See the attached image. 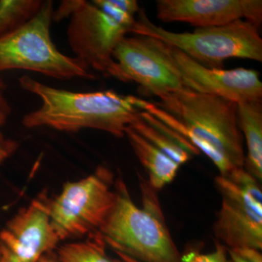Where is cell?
Segmentation results:
<instances>
[{
	"mask_svg": "<svg viewBox=\"0 0 262 262\" xmlns=\"http://www.w3.org/2000/svg\"><path fill=\"white\" fill-rule=\"evenodd\" d=\"M78 3L79 0L78 1L62 2L61 6L58 8L56 13H54L53 12V19L55 18V20H58L72 15L78 5Z\"/></svg>",
	"mask_w": 262,
	"mask_h": 262,
	"instance_id": "obj_20",
	"label": "cell"
},
{
	"mask_svg": "<svg viewBox=\"0 0 262 262\" xmlns=\"http://www.w3.org/2000/svg\"><path fill=\"white\" fill-rule=\"evenodd\" d=\"M125 136L147 172V182L152 189L157 192L173 182L181 167L178 163L150 144L130 126L125 129Z\"/></svg>",
	"mask_w": 262,
	"mask_h": 262,
	"instance_id": "obj_13",
	"label": "cell"
},
{
	"mask_svg": "<svg viewBox=\"0 0 262 262\" xmlns=\"http://www.w3.org/2000/svg\"><path fill=\"white\" fill-rule=\"evenodd\" d=\"M42 5L40 0H0V38L28 23Z\"/></svg>",
	"mask_w": 262,
	"mask_h": 262,
	"instance_id": "obj_16",
	"label": "cell"
},
{
	"mask_svg": "<svg viewBox=\"0 0 262 262\" xmlns=\"http://www.w3.org/2000/svg\"><path fill=\"white\" fill-rule=\"evenodd\" d=\"M71 16L67 37L75 58L89 70L94 69L122 81L113 51L130 33L136 20L112 14L93 1H79Z\"/></svg>",
	"mask_w": 262,
	"mask_h": 262,
	"instance_id": "obj_8",
	"label": "cell"
},
{
	"mask_svg": "<svg viewBox=\"0 0 262 262\" xmlns=\"http://www.w3.org/2000/svg\"><path fill=\"white\" fill-rule=\"evenodd\" d=\"M47 191L20 208L0 232V262H39L54 251L60 241L49 217Z\"/></svg>",
	"mask_w": 262,
	"mask_h": 262,
	"instance_id": "obj_10",
	"label": "cell"
},
{
	"mask_svg": "<svg viewBox=\"0 0 262 262\" xmlns=\"http://www.w3.org/2000/svg\"><path fill=\"white\" fill-rule=\"evenodd\" d=\"M39 262H60L57 256L56 252L51 251L45 254L42 258H40Z\"/></svg>",
	"mask_w": 262,
	"mask_h": 262,
	"instance_id": "obj_21",
	"label": "cell"
},
{
	"mask_svg": "<svg viewBox=\"0 0 262 262\" xmlns=\"http://www.w3.org/2000/svg\"><path fill=\"white\" fill-rule=\"evenodd\" d=\"M169 48L186 89L236 103L261 99L262 82L256 71L205 67L177 48Z\"/></svg>",
	"mask_w": 262,
	"mask_h": 262,
	"instance_id": "obj_11",
	"label": "cell"
},
{
	"mask_svg": "<svg viewBox=\"0 0 262 262\" xmlns=\"http://www.w3.org/2000/svg\"><path fill=\"white\" fill-rule=\"evenodd\" d=\"M222 205L213 226L218 242L228 249L262 248V191L244 168L215 178Z\"/></svg>",
	"mask_w": 262,
	"mask_h": 262,
	"instance_id": "obj_7",
	"label": "cell"
},
{
	"mask_svg": "<svg viewBox=\"0 0 262 262\" xmlns=\"http://www.w3.org/2000/svg\"><path fill=\"white\" fill-rule=\"evenodd\" d=\"M160 99L157 106L175 117L169 124L170 128L206 155L220 175L244 168L237 103L186 88Z\"/></svg>",
	"mask_w": 262,
	"mask_h": 262,
	"instance_id": "obj_1",
	"label": "cell"
},
{
	"mask_svg": "<svg viewBox=\"0 0 262 262\" xmlns=\"http://www.w3.org/2000/svg\"><path fill=\"white\" fill-rule=\"evenodd\" d=\"M239 129L247 145L244 168L261 182L262 179L261 99L237 103Z\"/></svg>",
	"mask_w": 262,
	"mask_h": 262,
	"instance_id": "obj_14",
	"label": "cell"
},
{
	"mask_svg": "<svg viewBox=\"0 0 262 262\" xmlns=\"http://www.w3.org/2000/svg\"><path fill=\"white\" fill-rule=\"evenodd\" d=\"M123 82H135L158 98L184 89L166 43L148 36H126L113 51Z\"/></svg>",
	"mask_w": 262,
	"mask_h": 262,
	"instance_id": "obj_9",
	"label": "cell"
},
{
	"mask_svg": "<svg viewBox=\"0 0 262 262\" xmlns=\"http://www.w3.org/2000/svg\"><path fill=\"white\" fill-rule=\"evenodd\" d=\"M182 262H232L227 248L218 241L212 252L203 253L200 250L191 248L182 254Z\"/></svg>",
	"mask_w": 262,
	"mask_h": 262,
	"instance_id": "obj_17",
	"label": "cell"
},
{
	"mask_svg": "<svg viewBox=\"0 0 262 262\" xmlns=\"http://www.w3.org/2000/svg\"><path fill=\"white\" fill-rule=\"evenodd\" d=\"M138 15L130 33L159 39L205 67L222 68L225 60L232 58L262 61L258 27L247 20L179 33L155 25L141 9Z\"/></svg>",
	"mask_w": 262,
	"mask_h": 262,
	"instance_id": "obj_4",
	"label": "cell"
},
{
	"mask_svg": "<svg viewBox=\"0 0 262 262\" xmlns=\"http://www.w3.org/2000/svg\"><path fill=\"white\" fill-rule=\"evenodd\" d=\"M142 206H136L122 178L115 180L113 211L99 229L106 246L138 262H182L156 191L140 178Z\"/></svg>",
	"mask_w": 262,
	"mask_h": 262,
	"instance_id": "obj_3",
	"label": "cell"
},
{
	"mask_svg": "<svg viewBox=\"0 0 262 262\" xmlns=\"http://www.w3.org/2000/svg\"><path fill=\"white\" fill-rule=\"evenodd\" d=\"M106 247L98 231L85 241L62 245L56 253L60 262H120L108 256Z\"/></svg>",
	"mask_w": 262,
	"mask_h": 262,
	"instance_id": "obj_15",
	"label": "cell"
},
{
	"mask_svg": "<svg viewBox=\"0 0 262 262\" xmlns=\"http://www.w3.org/2000/svg\"><path fill=\"white\" fill-rule=\"evenodd\" d=\"M19 82L24 91L42 100L40 107L24 117V125L28 128L48 127L65 132L96 129L122 138L145 106V100L114 91L70 92L27 75L20 77Z\"/></svg>",
	"mask_w": 262,
	"mask_h": 262,
	"instance_id": "obj_2",
	"label": "cell"
},
{
	"mask_svg": "<svg viewBox=\"0 0 262 262\" xmlns=\"http://www.w3.org/2000/svg\"><path fill=\"white\" fill-rule=\"evenodd\" d=\"M10 111L8 103L0 92V166L13 155L18 146L16 141L7 138L1 130L9 115Z\"/></svg>",
	"mask_w": 262,
	"mask_h": 262,
	"instance_id": "obj_18",
	"label": "cell"
},
{
	"mask_svg": "<svg viewBox=\"0 0 262 262\" xmlns=\"http://www.w3.org/2000/svg\"><path fill=\"white\" fill-rule=\"evenodd\" d=\"M53 12V2H43L39 13L28 23L0 38V73L23 70L59 80L94 79L82 61L65 56L52 41ZM3 86L0 81V88Z\"/></svg>",
	"mask_w": 262,
	"mask_h": 262,
	"instance_id": "obj_5",
	"label": "cell"
},
{
	"mask_svg": "<svg viewBox=\"0 0 262 262\" xmlns=\"http://www.w3.org/2000/svg\"><path fill=\"white\" fill-rule=\"evenodd\" d=\"M228 249V248H227ZM232 262H262L261 251L253 248L228 249Z\"/></svg>",
	"mask_w": 262,
	"mask_h": 262,
	"instance_id": "obj_19",
	"label": "cell"
},
{
	"mask_svg": "<svg viewBox=\"0 0 262 262\" xmlns=\"http://www.w3.org/2000/svg\"><path fill=\"white\" fill-rule=\"evenodd\" d=\"M157 15L163 22H184L196 27H216L246 20L259 27L261 0H158Z\"/></svg>",
	"mask_w": 262,
	"mask_h": 262,
	"instance_id": "obj_12",
	"label": "cell"
},
{
	"mask_svg": "<svg viewBox=\"0 0 262 262\" xmlns=\"http://www.w3.org/2000/svg\"><path fill=\"white\" fill-rule=\"evenodd\" d=\"M115 184L113 172L103 165L85 178L66 183L49 207L50 222L60 242L99 231L115 206Z\"/></svg>",
	"mask_w": 262,
	"mask_h": 262,
	"instance_id": "obj_6",
	"label": "cell"
}]
</instances>
